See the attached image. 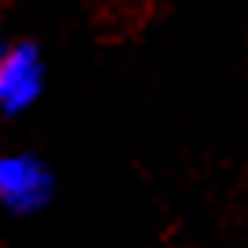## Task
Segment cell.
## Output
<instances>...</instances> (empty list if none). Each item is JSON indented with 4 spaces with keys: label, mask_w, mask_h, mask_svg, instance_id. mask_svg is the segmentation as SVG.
<instances>
[{
    "label": "cell",
    "mask_w": 248,
    "mask_h": 248,
    "mask_svg": "<svg viewBox=\"0 0 248 248\" xmlns=\"http://www.w3.org/2000/svg\"><path fill=\"white\" fill-rule=\"evenodd\" d=\"M55 201V171L33 150H0V212L15 219L40 216Z\"/></svg>",
    "instance_id": "cell-1"
},
{
    "label": "cell",
    "mask_w": 248,
    "mask_h": 248,
    "mask_svg": "<svg viewBox=\"0 0 248 248\" xmlns=\"http://www.w3.org/2000/svg\"><path fill=\"white\" fill-rule=\"evenodd\" d=\"M47 88V66L37 44L15 40V44H0V117L30 113L40 102Z\"/></svg>",
    "instance_id": "cell-2"
}]
</instances>
